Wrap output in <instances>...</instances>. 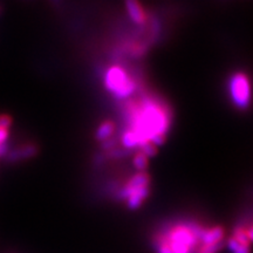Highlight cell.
<instances>
[{
    "instance_id": "3",
    "label": "cell",
    "mask_w": 253,
    "mask_h": 253,
    "mask_svg": "<svg viewBox=\"0 0 253 253\" xmlns=\"http://www.w3.org/2000/svg\"><path fill=\"white\" fill-rule=\"evenodd\" d=\"M106 86L115 96L123 99L129 96L135 90V82L126 75V73L122 68L114 66L107 72Z\"/></svg>"
},
{
    "instance_id": "2",
    "label": "cell",
    "mask_w": 253,
    "mask_h": 253,
    "mask_svg": "<svg viewBox=\"0 0 253 253\" xmlns=\"http://www.w3.org/2000/svg\"><path fill=\"white\" fill-rule=\"evenodd\" d=\"M149 195V176L144 172L135 175L122 190L121 196L126 199L128 207L136 209L143 203Z\"/></svg>"
},
{
    "instance_id": "7",
    "label": "cell",
    "mask_w": 253,
    "mask_h": 253,
    "mask_svg": "<svg viewBox=\"0 0 253 253\" xmlns=\"http://www.w3.org/2000/svg\"><path fill=\"white\" fill-rule=\"evenodd\" d=\"M114 132V125L112 122L107 121L99 126L96 131V138L99 141H106Z\"/></svg>"
},
{
    "instance_id": "4",
    "label": "cell",
    "mask_w": 253,
    "mask_h": 253,
    "mask_svg": "<svg viewBox=\"0 0 253 253\" xmlns=\"http://www.w3.org/2000/svg\"><path fill=\"white\" fill-rule=\"evenodd\" d=\"M230 91L233 102L239 108H246L250 103V82L245 74L233 75L230 82Z\"/></svg>"
},
{
    "instance_id": "5",
    "label": "cell",
    "mask_w": 253,
    "mask_h": 253,
    "mask_svg": "<svg viewBox=\"0 0 253 253\" xmlns=\"http://www.w3.org/2000/svg\"><path fill=\"white\" fill-rule=\"evenodd\" d=\"M37 154V148L34 145L27 144L23 147L18 148V149L12 150L8 155V161H19V160H26V158L33 157Z\"/></svg>"
},
{
    "instance_id": "10",
    "label": "cell",
    "mask_w": 253,
    "mask_h": 253,
    "mask_svg": "<svg viewBox=\"0 0 253 253\" xmlns=\"http://www.w3.org/2000/svg\"><path fill=\"white\" fill-rule=\"evenodd\" d=\"M8 137V129H0V144L5 143Z\"/></svg>"
},
{
    "instance_id": "6",
    "label": "cell",
    "mask_w": 253,
    "mask_h": 253,
    "mask_svg": "<svg viewBox=\"0 0 253 253\" xmlns=\"http://www.w3.org/2000/svg\"><path fill=\"white\" fill-rule=\"evenodd\" d=\"M126 11H128L129 15L136 24H143L145 21V13L142 8V6L138 4L137 1H128L126 4Z\"/></svg>"
},
{
    "instance_id": "9",
    "label": "cell",
    "mask_w": 253,
    "mask_h": 253,
    "mask_svg": "<svg viewBox=\"0 0 253 253\" xmlns=\"http://www.w3.org/2000/svg\"><path fill=\"white\" fill-rule=\"evenodd\" d=\"M12 120L7 115H0V129H8L11 126Z\"/></svg>"
},
{
    "instance_id": "8",
    "label": "cell",
    "mask_w": 253,
    "mask_h": 253,
    "mask_svg": "<svg viewBox=\"0 0 253 253\" xmlns=\"http://www.w3.org/2000/svg\"><path fill=\"white\" fill-rule=\"evenodd\" d=\"M134 166L136 169L141 170V171H143V170L147 168L148 166V157L143 155L142 153L137 154L134 158Z\"/></svg>"
},
{
    "instance_id": "11",
    "label": "cell",
    "mask_w": 253,
    "mask_h": 253,
    "mask_svg": "<svg viewBox=\"0 0 253 253\" xmlns=\"http://www.w3.org/2000/svg\"><path fill=\"white\" fill-rule=\"evenodd\" d=\"M8 153V145L7 143H1L0 144V156H4V155H6Z\"/></svg>"
},
{
    "instance_id": "1",
    "label": "cell",
    "mask_w": 253,
    "mask_h": 253,
    "mask_svg": "<svg viewBox=\"0 0 253 253\" xmlns=\"http://www.w3.org/2000/svg\"><path fill=\"white\" fill-rule=\"evenodd\" d=\"M204 229L196 224H179L157 236V253H197Z\"/></svg>"
}]
</instances>
